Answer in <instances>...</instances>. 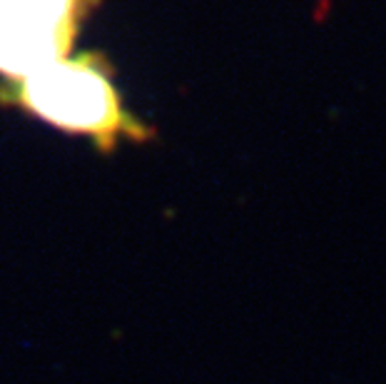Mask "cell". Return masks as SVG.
Segmentation results:
<instances>
[{
    "label": "cell",
    "instance_id": "1",
    "mask_svg": "<svg viewBox=\"0 0 386 384\" xmlns=\"http://www.w3.org/2000/svg\"><path fill=\"white\" fill-rule=\"evenodd\" d=\"M0 103L25 110L70 135L90 138L103 155L122 140L145 143L152 127L125 110L113 83V65L100 52L65 57L17 80H0Z\"/></svg>",
    "mask_w": 386,
    "mask_h": 384
},
{
    "label": "cell",
    "instance_id": "2",
    "mask_svg": "<svg viewBox=\"0 0 386 384\" xmlns=\"http://www.w3.org/2000/svg\"><path fill=\"white\" fill-rule=\"evenodd\" d=\"M100 0H0V75L17 80L65 60Z\"/></svg>",
    "mask_w": 386,
    "mask_h": 384
}]
</instances>
